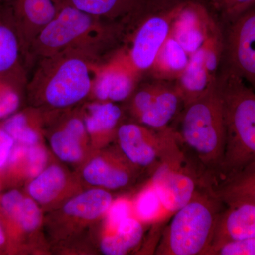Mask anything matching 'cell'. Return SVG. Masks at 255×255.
I'll return each mask as SVG.
<instances>
[{"instance_id": "1f68e13d", "label": "cell", "mask_w": 255, "mask_h": 255, "mask_svg": "<svg viewBox=\"0 0 255 255\" xmlns=\"http://www.w3.org/2000/svg\"><path fill=\"white\" fill-rule=\"evenodd\" d=\"M212 255H255V238L228 242L218 248Z\"/></svg>"}, {"instance_id": "6da1fadb", "label": "cell", "mask_w": 255, "mask_h": 255, "mask_svg": "<svg viewBox=\"0 0 255 255\" xmlns=\"http://www.w3.org/2000/svg\"><path fill=\"white\" fill-rule=\"evenodd\" d=\"M181 127L174 131L184 165L199 186L209 189L217 180L226 142L222 98L215 85L184 106Z\"/></svg>"}, {"instance_id": "603a6c76", "label": "cell", "mask_w": 255, "mask_h": 255, "mask_svg": "<svg viewBox=\"0 0 255 255\" xmlns=\"http://www.w3.org/2000/svg\"><path fill=\"white\" fill-rule=\"evenodd\" d=\"M0 124L16 143L31 146L43 142L45 116L36 107L18 110Z\"/></svg>"}, {"instance_id": "484cf974", "label": "cell", "mask_w": 255, "mask_h": 255, "mask_svg": "<svg viewBox=\"0 0 255 255\" xmlns=\"http://www.w3.org/2000/svg\"><path fill=\"white\" fill-rule=\"evenodd\" d=\"M189 59L190 55L169 34L151 68L162 78H179L187 68Z\"/></svg>"}, {"instance_id": "7c38bea8", "label": "cell", "mask_w": 255, "mask_h": 255, "mask_svg": "<svg viewBox=\"0 0 255 255\" xmlns=\"http://www.w3.org/2000/svg\"><path fill=\"white\" fill-rule=\"evenodd\" d=\"M137 75L127 55L97 66L91 95L100 102L116 103L126 100L133 91Z\"/></svg>"}, {"instance_id": "d590c367", "label": "cell", "mask_w": 255, "mask_h": 255, "mask_svg": "<svg viewBox=\"0 0 255 255\" xmlns=\"http://www.w3.org/2000/svg\"><path fill=\"white\" fill-rule=\"evenodd\" d=\"M5 248H8L7 237H6L4 228L0 224V251H2Z\"/></svg>"}, {"instance_id": "4fadbf2b", "label": "cell", "mask_w": 255, "mask_h": 255, "mask_svg": "<svg viewBox=\"0 0 255 255\" xmlns=\"http://www.w3.org/2000/svg\"><path fill=\"white\" fill-rule=\"evenodd\" d=\"M229 50L233 71L255 87V5L236 18Z\"/></svg>"}, {"instance_id": "d6a6232c", "label": "cell", "mask_w": 255, "mask_h": 255, "mask_svg": "<svg viewBox=\"0 0 255 255\" xmlns=\"http://www.w3.org/2000/svg\"><path fill=\"white\" fill-rule=\"evenodd\" d=\"M159 86H148L142 89L134 96L130 104V111L135 119H138L152 103L158 92Z\"/></svg>"}, {"instance_id": "4dcf8cb0", "label": "cell", "mask_w": 255, "mask_h": 255, "mask_svg": "<svg viewBox=\"0 0 255 255\" xmlns=\"http://www.w3.org/2000/svg\"><path fill=\"white\" fill-rule=\"evenodd\" d=\"M132 203L125 198L113 201L105 216H107V231L117 227L121 221L132 216Z\"/></svg>"}, {"instance_id": "ac0fdd59", "label": "cell", "mask_w": 255, "mask_h": 255, "mask_svg": "<svg viewBox=\"0 0 255 255\" xmlns=\"http://www.w3.org/2000/svg\"><path fill=\"white\" fill-rule=\"evenodd\" d=\"M76 189L71 174L61 166L48 165L28 182V195L43 207H53L73 194Z\"/></svg>"}, {"instance_id": "d6986e66", "label": "cell", "mask_w": 255, "mask_h": 255, "mask_svg": "<svg viewBox=\"0 0 255 255\" xmlns=\"http://www.w3.org/2000/svg\"><path fill=\"white\" fill-rule=\"evenodd\" d=\"M219 215L214 239L208 255L228 242L255 238V206H226Z\"/></svg>"}, {"instance_id": "e0dca14e", "label": "cell", "mask_w": 255, "mask_h": 255, "mask_svg": "<svg viewBox=\"0 0 255 255\" xmlns=\"http://www.w3.org/2000/svg\"><path fill=\"white\" fill-rule=\"evenodd\" d=\"M174 11L170 35L191 56L211 36L207 15L200 5L192 2L183 3Z\"/></svg>"}, {"instance_id": "44dd1931", "label": "cell", "mask_w": 255, "mask_h": 255, "mask_svg": "<svg viewBox=\"0 0 255 255\" xmlns=\"http://www.w3.org/2000/svg\"><path fill=\"white\" fill-rule=\"evenodd\" d=\"M22 43L11 11L0 3V77H25Z\"/></svg>"}, {"instance_id": "3957f363", "label": "cell", "mask_w": 255, "mask_h": 255, "mask_svg": "<svg viewBox=\"0 0 255 255\" xmlns=\"http://www.w3.org/2000/svg\"><path fill=\"white\" fill-rule=\"evenodd\" d=\"M217 87L222 98L226 142L214 184L255 165V91L233 70Z\"/></svg>"}, {"instance_id": "ba28073f", "label": "cell", "mask_w": 255, "mask_h": 255, "mask_svg": "<svg viewBox=\"0 0 255 255\" xmlns=\"http://www.w3.org/2000/svg\"><path fill=\"white\" fill-rule=\"evenodd\" d=\"M212 36L209 37L200 49L191 55L187 68L179 77L176 90L184 106L216 85L213 82L219 63L220 45L219 39Z\"/></svg>"}, {"instance_id": "d4e9b609", "label": "cell", "mask_w": 255, "mask_h": 255, "mask_svg": "<svg viewBox=\"0 0 255 255\" xmlns=\"http://www.w3.org/2000/svg\"><path fill=\"white\" fill-rule=\"evenodd\" d=\"M182 102L176 89L171 90L159 86L152 103L137 121L142 125L154 130H164L175 117Z\"/></svg>"}, {"instance_id": "8d00e7d4", "label": "cell", "mask_w": 255, "mask_h": 255, "mask_svg": "<svg viewBox=\"0 0 255 255\" xmlns=\"http://www.w3.org/2000/svg\"><path fill=\"white\" fill-rule=\"evenodd\" d=\"M1 187V182H0V187Z\"/></svg>"}, {"instance_id": "f1b7e54d", "label": "cell", "mask_w": 255, "mask_h": 255, "mask_svg": "<svg viewBox=\"0 0 255 255\" xmlns=\"http://www.w3.org/2000/svg\"><path fill=\"white\" fill-rule=\"evenodd\" d=\"M83 12L99 18L131 7L139 0H63Z\"/></svg>"}, {"instance_id": "8fae6325", "label": "cell", "mask_w": 255, "mask_h": 255, "mask_svg": "<svg viewBox=\"0 0 255 255\" xmlns=\"http://www.w3.org/2000/svg\"><path fill=\"white\" fill-rule=\"evenodd\" d=\"M63 0H0L9 8L22 43L24 59L38 33L55 17Z\"/></svg>"}, {"instance_id": "277c9868", "label": "cell", "mask_w": 255, "mask_h": 255, "mask_svg": "<svg viewBox=\"0 0 255 255\" xmlns=\"http://www.w3.org/2000/svg\"><path fill=\"white\" fill-rule=\"evenodd\" d=\"M223 205L205 189L197 191L187 204L174 213L155 254L208 255Z\"/></svg>"}, {"instance_id": "e575fe53", "label": "cell", "mask_w": 255, "mask_h": 255, "mask_svg": "<svg viewBox=\"0 0 255 255\" xmlns=\"http://www.w3.org/2000/svg\"><path fill=\"white\" fill-rule=\"evenodd\" d=\"M16 142L0 124V182L2 185L3 174Z\"/></svg>"}, {"instance_id": "f546056e", "label": "cell", "mask_w": 255, "mask_h": 255, "mask_svg": "<svg viewBox=\"0 0 255 255\" xmlns=\"http://www.w3.org/2000/svg\"><path fill=\"white\" fill-rule=\"evenodd\" d=\"M48 153L42 143L27 146L26 153V180L33 179L48 166Z\"/></svg>"}, {"instance_id": "2e32d148", "label": "cell", "mask_w": 255, "mask_h": 255, "mask_svg": "<svg viewBox=\"0 0 255 255\" xmlns=\"http://www.w3.org/2000/svg\"><path fill=\"white\" fill-rule=\"evenodd\" d=\"M113 201L110 191L101 188L79 193L63 204L58 221L67 228L90 224L107 214Z\"/></svg>"}, {"instance_id": "836d02e7", "label": "cell", "mask_w": 255, "mask_h": 255, "mask_svg": "<svg viewBox=\"0 0 255 255\" xmlns=\"http://www.w3.org/2000/svg\"><path fill=\"white\" fill-rule=\"evenodd\" d=\"M214 2L228 16L236 18L255 5V0H214Z\"/></svg>"}, {"instance_id": "30bf717a", "label": "cell", "mask_w": 255, "mask_h": 255, "mask_svg": "<svg viewBox=\"0 0 255 255\" xmlns=\"http://www.w3.org/2000/svg\"><path fill=\"white\" fill-rule=\"evenodd\" d=\"M138 170L119 148V150H107L97 153L85 163L82 175L90 185L116 190L131 184Z\"/></svg>"}, {"instance_id": "7402d4cb", "label": "cell", "mask_w": 255, "mask_h": 255, "mask_svg": "<svg viewBox=\"0 0 255 255\" xmlns=\"http://www.w3.org/2000/svg\"><path fill=\"white\" fill-rule=\"evenodd\" d=\"M206 191L226 206H255V165L218 182Z\"/></svg>"}, {"instance_id": "5bb4252c", "label": "cell", "mask_w": 255, "mask_h": 255, "mask_svg": "<svg viewBox=\"0 0 255 255\" xmlns=\"http://www.w3.org/2000/svg\"><path fill=\"white\" fill-rule=\"evenodd\" d=\"M63 117L50 135V147L60 160L80 163L85 159L91 143L82 112Z\"/></svg>"}, {"instance_id": "9a60e30c", "label": "cell", "mask_w": 255, "mask_h": 255, "mask_svg": "<svg viewBox=\"0 0 255 255\" xmlns=\"http://www.w3.org/2000/svg\"><path fill=\"white\" fill-rule=\"evenodd\" d=\"M172 20L166 16H152L139 28L131 49L127 55L129 63L137 73L152 68L170 34Z\"/></svg>"}, {"instance_id": "83f0119b", "label": "cell", "mask_w": 255, "mask_h": 255, "mask_svg": "<svg viewBox=\"0 0 255 255\" xmlns=\"http://www.w3.org/2000/svg\"><path fill=\"white\" fill-rule=\"evenodd\" d=\"M132 212L141 222L149 223L159 220L167 211L162 206L155 189L149 182L132 203Z\"/></svg>"}, {"instance_id": "4316f807", "label": "cell", "mask_w": 255, "mask_h": 255, "mask_svg": "<svg viewBox=\"0 0 255 255\" xmlns=\"http://www.w3.org/2000/svg\"><path fill=\"white\" fill-rule=\"evenodd\" d=\"M26 82L23 76L0 77V122L19 110Z\"/></svg>"}, {"instance_id": "ffe728a7", "label": "cell", "mask_w": 255, "mask_h": 255, "mask_svg": "<svg viewBox=\"0 0 255 255\" xmlns=\"http://www.w3.org/2000/svg\"><path fill=\"white\" fill-rule=\"evenodd\" d=\"M81 112L90 142L95 148H102L117 138L122 117L118 105L114 102L97 101L87 105Z\"/></svg>"}, {"instance_id": "9c48e42d", "label": "cell", "mask_w": 255, "mask_h": 255, "mask_svg": "<svg viewBox=\"0 0 255 255\" xmlns=\"http://www.w3.org/2000/svg\"><path fill=\"white\" fill-rule=\"evenodd\" d=\"M150 182L167 213L182 209L201 188L195 176L180 164H161Z\"/></svg>"}, {"instance_id": "cb8c5ba5", "label": "cell", "mask_w": 255, "mask_h": 255, "mask_svg": "<svg viewBox=\"0 0 255 255\" xmlns=\"http://www.w3.org/2000/svg\"><path fill=\"white\" fill-rule=\"evenodd\" d=\"M141 221L130 216L121 221L117 227L108 230L100 242V249L106 255H124L140 244L143 237Z\"/></svg>"}, {"instance_id": "7a4b0ae2", "label": "cell", "mask_w": 255, "mask_h": 255, "mask_svg": "<svg viewBox=\"0 0 255 255\" xmlns=\"http://www.w3.org/2000/svg\"><path fill=\"white\" fill-rule=\"evenodd\" d=\"M97 65L93 50H67L43 58L26 85L33 105L63 110L91 95Z\"/></svg>"}, {"instance_id": "52a82bcc", "label": "cell", "mask_w": 255, "mask_h": 255, "mask_svg": "<svg viewBox=\"0 0 255 255\" xmlns=\"http://www.w3.org/2000/svg\"><path fill=\"white\" fill-rule=\"evenodd\" d=\"M43 214L39 204L17 189L0 194V224L4 228L8 248L16 249L28 235L41 227Z\"/></svg>"}, {"instance_id": "5b68a950", "label": "cell", "mask_w": 255, "mask_h": 255, "mask_svg": "<svg viewBox=\"0 0 255 255\" xmlns=\"http://www.w3.org/2000/svg\"><path fill=\"white\" fill-rule=\"evenodd\" d=\"M99 21L63 1L55 17L32 42L25 60L31 53L45 58L67 50L94 51L102 33Z\"/></svg>"}, {"instance_id": "8992f818", "label": "cell", "mask_w": 255, "mask_h": 255, "mask_svg": "<svg viewBox=\"0 0 255 255\" xmlns=\"http://www.w3.org/2000/svg\"><path fill=\"white\" fill-rule=\"evenodd\" d=\"M116 139L121 152L138 169H157L163 162L176 163L183 159L174 130L169 128L157 132L140 124H124Z\"/></svg>"}]
</instances>
